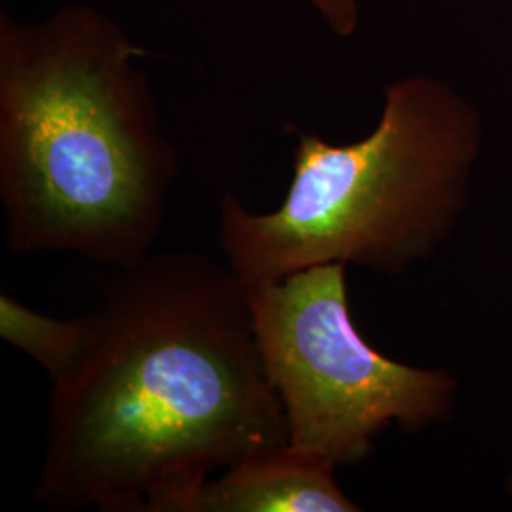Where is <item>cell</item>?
I'll list each match as a JSON object with an SVG mask.
<instances>
[{"instance_id":"cell-1","label":"cell","mask_w":512,"mask_h":512,"mask_svg":"<svg viewBox=\"0 0 512 512\" xmlns=\"http://www.w3.org/2000/svg\"><path fill=\"white\" fill-rule=\"evenodd\" d=\"M289 442L249 287L202 253L112 270L52 382L35 499L54 511L190 512L203 484Z\"/></svg>"},{"instance_id":"cell-2","label":"cell","mask_w":512,"mask_h":512,"mask_svg":"<svg viewBox=\"0 0 512 512\" xmlns=\"http://www.w3.org/2000/svg\"><path fill=\"white\" fill-rule=\"evenodd\" d=\"M128 33L92 4L0 16V202L16 255L152 253L179 173Z\"/></svg>"},{"instance_id":"cell-3","label":"cell","mask_w":512,"mask_h":512,"mask_svg":"<svg viewBox=\"0 0 512 512\" xmlns=\"http://www.w3.org/2000/svg\"><path fill=\"white\" fill-rule=\"evenodd\" d=\"M482 147V114L465 95L437 76H403L385 88L380 120L363 139L298 135L275 211L253 213L226 194L220 251L245 285L319 264L403 274L454 234Z\"/></svg>"},{"instance_id":"cell-4","label":"cell","mask_w":512,"mask_h":512,"mask_svg":"<svg viewBox=\"0 0 512 512\" xmlns=\"http://www.w3.org/2000/svg\"><path fill=\"white\" fill-rule=\"evenodd\" d=\"M346 268L247 285L289 446L334 469L365 461L391 425L423 431L450 420L458 393L448 370L397 363L366 342L349 313Z\"/></svg>"},{"instance_id":"cell-5","label":"cell","mask_w":512,"mask_h":512,"mask_svg":"<svg viewBox=\"0 0 512 512\" xmlns=\"http://www.w3.org/2000/svg\"><path fill=\"white\" fill-rule=\"evenodd\" d=\"M334 467L287 444L243 459L205 482L190 512H357Z\"/></svg>"},{"instance_id":"cell-6","label":"cell","mask_w":512,"mask_h":512,"mask_svg":"<svg viewBox=\"0 0 512 512\" xmlns=\"http://www.w3.org/2000/svg\"><path fill=\"white\" fill-rule=\"evenodd\" d=\"M0 336L42 366L50 382L76 363L90 336V313L73 319L50 317L10 294H0Z\"/></svg>"},{"instance_id":"cell-7","label":"cell","mask_w":512,"mask_h":512,"mask_svg":"<svg viewBox=\"0 0 512 512\" xmlns=\"http://www.w3.org/2000/svg\"><path fill=\"white\" fill-rule=\"evenodd\" d=\"M332 35L353 37L361 25V0H308Z\"/></svg>"},{"instance_id":"cell-8","label":"cell","mask_w":512,"mask_h":512,"mask_svg":"<svg viewBox=\"0 0 512 512\" xmlns=\"http://www.w3.org/2000/svg\"><path fill=\"white\" fill-rule=\"evenodd\" d=\"M507 488H509V492L512 494V475L509 476V484H507Z\"/></svg>"}]
</instances>
